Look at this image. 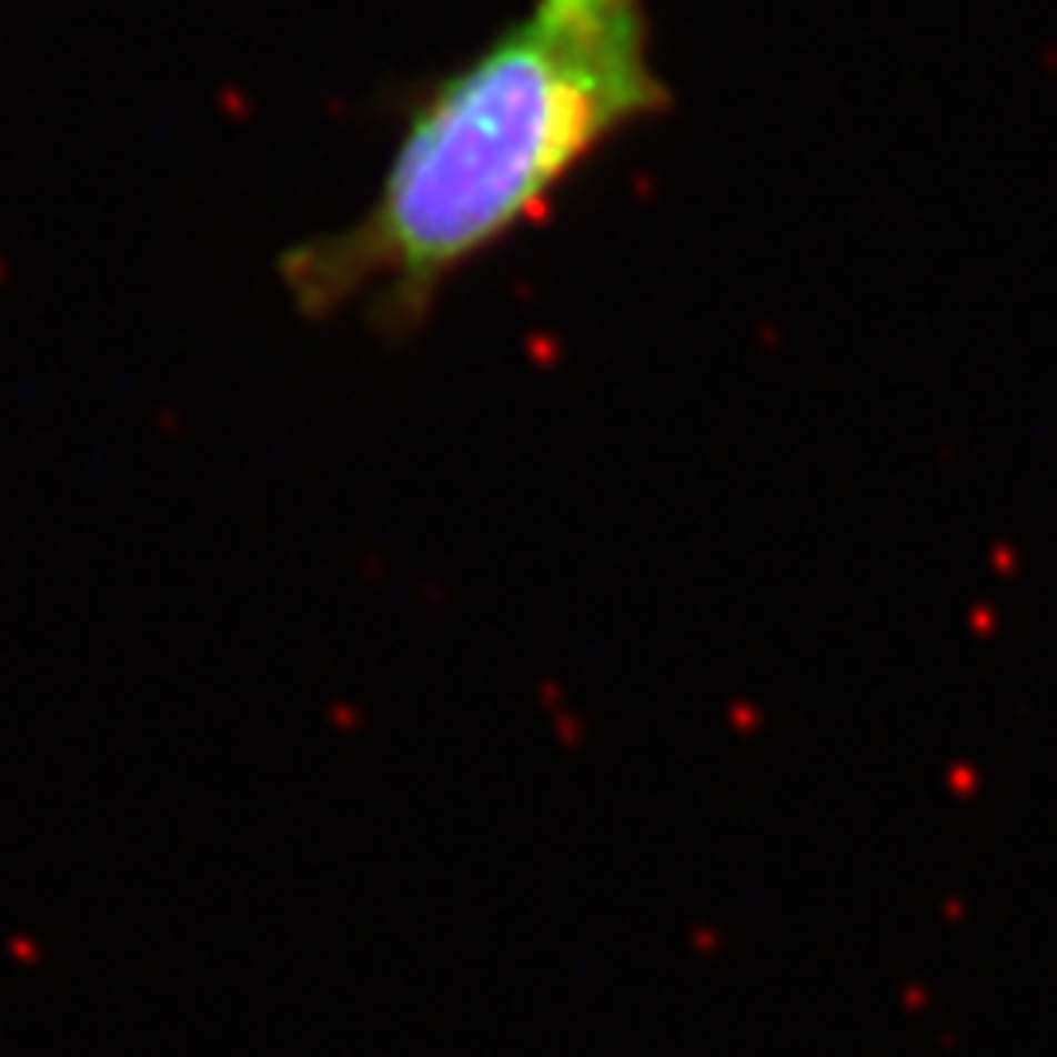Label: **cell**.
Returning a JSON list of instances; mask_svg holds the SVG:
<instances>
[{
    "instance_id": "6da1fadb",
    "label": "cell",
    "mask_w": 1057,
    "mask_h": 1057,
    "mask_svg": "<svg viewBox=\"0 0 1057 1057\" xmlns=\"http://www.w3.org/2000/svg\"><path fill=\"white\" fill-rule=\"evenodd\" d=\"M670 102L646 0H528L412 107L372 200L282 251L306 318L420 330L446 282Z\"/></svg>"
}]
</instances>
